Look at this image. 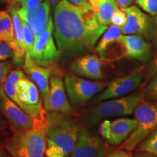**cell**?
<instances>
[{
    "mask_svg": "<svg viewBox=\"0 0 157 157\" xmlns=\"http://www.w3.org/2000/svg\"><path fill=\"white\" fill-rule=\"evenodd\" d=\"M90 8L61 0L54 12V36L58 50L66 56H77L93 50L105 30Z\"/></svg>",
    "mask_w": 157,
    "mask_h": 157,
    "instance_id": "cell-1",
    "label": "cell"
},
{
    "mask_svg": "<svg viewBox=\"0 0 157 157\" xmlns=\"http://www.w3.org/2000/svg\"><path fill=\"white\" fill-rule=\"evenodd\" d=\"M143 99V90H140L123 97L106 100L84 110L81 119L86 126H93L107 118L130 115Z\"/></svg>",
    "mask_w": 157,
    "mask_h": 157,
    "instance_id": "cell-2",
    "label": "cell"
},
{
    "mask_svg": "<svg viewBox=\"0 0 157 157\" xmlns=\"http://www.w3.org/2000/svg\"><path fill=\"white\" fill-rule=\"evenodd\" d=\"M47 143L60 147L68 156L73 151L82 126L74 116L48 112Z\"/></svg>",
    "mask_w": 157,
    "mask_h": 157,
    "instance_id": "cell-3",
    "label": "cell"
},
{
    "mask_svg": "<svg viewBox=\"0 0 157 157\" xmlns=\"http://www.w3.org/2000/svg\"><path fill=\"white\" fill-rule=\"evenodd\" d=\"M0 146L13 157H44L47 148L44 132L31 128L11 132Z\"/></svg>",
    "mask_w": 157,
    "mask_h": 157,
    "instance_id": "cell-4",
    "label": "cell"
},
{
    "mask_svg": "<svg viewBox=\"0 0 157 157\" xmlns=\"http://www.w3.org/2000/svg\"><path fill=\"white\" fill-rule=\"evenodd\" d=\"M137 126L129 137L118 148L132 152L141 141L157 127V102L144 99L133 111Z\"/></svg>",
    "mask_w": 157,
    "mask_h": 157,
    "instance_id": "cell-5",
    "label": "cell"
},
{
    "mask_svg": "<svg viewBox=\"0 0 157 157\" xmlns=\"http://www.w3.org/2000/svg\"><path fill=\"white\" fill-rule=\"evenodd\" d=\"M108 82L91 81L67 72L64 75V84L68 100L74 109L81 110L97 94L107 87Z\"/></svg>",
    "mask_w": 157,
    "mask_h": 157,
    "instance_id": "cell-6",
    "label": "cell"
},
{
    "mask_svg": "<svg viewBox=\"0 0 157 157\" xmlns=\"http://www.w3.org/2000/svg\"><path fill=\"white\" fill-rule=\"evenodd\" d=\"M63 71L58 64L56 65L50 78V90L43 101V105L48 112H60L74 116L76 110L72 107L66 95V90L62 78Z\"/></svg>",
    "mask_w": 157,
    "mask_h": 157,
    "instance_id": "cell-7",
    "label": "cell"
},
{
    "mask_svg": "<svg viewBox=\"0 0 157 157\" xmlns=\"http://www.w3.org/2000/svg\"><path fill=\"white\" fill-rule=\"evenodd\" d=\"M54 32V23L50 16L45 30L35 39L34 48L30 55L31 60L39 66L49 67L58 64L62 54L56 48L52 34Z\"/></svg>",
    "mask_w": 157,
    "mask_h": 157,
    "instance_id": "cell-8",
    "label": "cell"
},
{
    "mask_svg": "<svg viewBox=\"0 0 157 157\" xmlns=\"http://www.w3.org/2000/svg\"><path fill=\"white\" fill-rule=\"evenodd\" d=\"M144 68L141 67L126 75L114 78L108 84L103 91L90 101V105H93L106 100L123 97L130 93L140 85L144 78Z\"/></svg>",
    "mask_w": 157,
    "mask_h": 157,
    "instance_id": "cell-9",
    "label": "cell"
},
{
    "mask_svg": "<svg viewBox=\"0 0 157 157\" xmlns=\"http://www.w3.org/2000/svg\"><path fill=\"white\" fill-rule=\"evenodd\" d=\"M110 58H103L94 54H87L74 59L70 65V70L76 75L88 79L100 81L105 78L103 69L112 64Z\"/></svg>",
    "mask_w": 157,
    "mask_h": 157,
    "instance_id": "cell-10",
    "label": "cell"
},
{
    "mask_svg": "<svg viewBox=\"0 0 157 157\" xmlns=\"http://www.w3.org/2000/svg\"><path fill=\"white\" fill-rule=\"evenodd\" d=\"M0 113L8 123L12 132H23L33 127V120L0 88Z\"/></svg>",
    "mask_w": 157,
    "mask_h": 157,
    "instance_id": "cell-11",
    "label": "cell"
},
{
    "mask_svg": "<svg viewBox=\"0 0 157 157\" xmlns=\"http://www.w3.org/2000/svg\"><path fill=\"white\" fill-rule=\"evenodd\" d=\"M71 157H106L107 148L103 137L82 127Z\"/></svg>",
    "mask_w": 157,
    "mask_h": 157,
    "instance_id": "cell-12",
    "label": "cell"
},
{
    "mask_svg": "<svg viewBox=\"0 0 157 157\" xmlns=\"http://www.w3.org/2000/svg\"><path fill=\"white\" fill-rule=\"evenodd\" d=\"M117 44L121 50L119 58H127L144 63L152 55L151 46L140 35H121Z\"/></svg>",
    "mask_w": 157,
    "mask_h": 157,
    "instance_id": "cell-13",
    "label": "cell"
},
{
    "mask_svg": "<svg viewBox=\"0 0 157 157\" xmlns=\"http://www.w3.org/2000/svg\"><path fill=\"white\" fill-rule=\"evenodd\" d=\"M17 8V7H16ZM50 5L48 1L40 4L33 10L17 8V14L29 25L34 33L35 39L45 30L50 20Z\"/></svg>",
    "mask_w": 157,
    "mask_h": 157,
    "instance_id": "cell-14",
    "label": "cell"
},
{
    "mask_svg": "<svg viewBox=\"0 0 157 157\" xmlns=\"http://www.w3.org/2000/svg\"><path fill=\"white\" fill-rule=\"evenodd\" d=\"M56 65L44 67L36 64L31 58H25L24 60L23 65V71L27 77L38 87L42 101L46 98L50 90V78Z\"/></svg>",
    "mask_w": 157,
    "mask_h": 157,
    "instance_id": "cell-15",
    "label": "cell"
},
{
    "mask_svg": "<svg viewBox=\"0 0 157 157\" xmlns=\"http://www.w3.org/2000/svg\"><path fill=\"white\" fill-rule=\"evenodd\" d=\"M127 13L126 24L121 27V33L124 35L147 36L151 29V19L137 6H129L123 9Z\"/></svg>",
    "mask_w": 157,
    "mask_h": 157,
    "instance_id": "cell-16",
    "label": "cell"
},
{
    "mask_svg": "<svg viewBox=\"0 0 157 157\" xmlns=\"http://www.w3.org/2000/svg\"><path fill=\"white\" fill-rule=\"evenodd\" d=\"M0 41L10 44L14 52L13 61L15 65H22L24 63L23 54L16 42L14 33L13 19L8 10H0Z\"/></svg>",
    "mask_w": 157,
    "mask_h": 157,
    "instance_id": "cell-17",
    "label": "cell"
},
{
    "mask_svg": "<svg viewBox=\"0 0 157 157\" xmlns=\"http://www.w3.org/2000/svg\"><path fill=\"white\" fill-rule=\"evenodd\" d=\"M137 126L135 119L120 118L111 121V136L109 142L113 146H118L124 142Z\"/></svg>",
    "mask_w": 157,
    "mask_h": 157,
    "instance_id": "cell-18",
    "label": "cell"
},
{
    "mask_svg": "<svg viewBox=\"0 0 157 157\" xmlns=\"http://www.w3.org/2000/svg\"><path fill=\"white\" fill-rule=\"evenodd\" d=\"M90 9L95 14L100 24H111V20L113 13L119 9L115 0H89Z\"/></svg>",
    "mask_w": 157,
    "mask_h": 157,
    "instance_id": "cell-19",
    "label": "cell"
},
{
    "mask_svg": "<svg viewBox=\"0 0 157 157\" xmlns=\"http://www.w3.org/2000/svg\"><path fill=\"white\" fill-rule=\"evenodd\" d=\"M121 28L112 25L105 30L101 39L95 47V52L98 56L103 58H108L107 54L110 48L117 44L118 40L121 36Z\"/></svg>",
    "mask_w": 157,
    "mask_h": 157,
    "instance_id": "cell-20",
    "label": "cell"
},
{
    "mask_svg": "<svg viewBox=\"0 0 157 157\" xmlns=\"http://www.w3.org/2000/svg\"><path fill=\"white\" fill-rule=\"evenodd\" d=\"M7 10L9 11L10 14L11 15L12 19H13V26H14V33L15 39L18 44L20 50L23 52V54L25 55L24 42H23V35L22 29V23H21V17L17 14V8L13 6H8Z\"/></svg>",
    "mask_w": 157,
    "mask_h": 157,
    "instance_id": "cell-21",
    "label": "cell"
},
{
    "mask_svg": "<svg viewBox=\"0 0 157 157\" xmlns=\"http://www.w3.org/2000/svg\"><path fill=\"white\" fill-rule=\"evenodd\" d=\"M136 151H143L157 155V127L137 145Z\"/></svg>",
    "mask_w": 157,
    "mask_h": 157,
    "instance_id": "cell-22",
    "label": "cell"
},
{
    "mask_svg": "<svg viewBox=\"0 0 157 157\" xmlns=\"http://www.w3.org/2000/svg\"><path fill=\"white\" fill-rule=\"evenodd\" d=\"M21 20V23H22V29H23V42H24L25 47V58H30V55L32 52L33 48L35 42V37L29 25L25 22L22 19Z\"/></svg>",
    "mask_w": 157,
    "mask_h": 157,
    "instance_id": "cell-23",
    "label": "cell"
},
{
    "mask_svg": "<svg viewBox=\"0 0 157 157\" xmlns=\"http://www.w3.org/2000/svg\"><path fill=\"white\" fill-rule=\"evenodd\" d=\"M145 101L157 102V74L149 81L143 90Z\"/></svg>",
    "mask_w": 157,
    "mask_h": 157,
    "instance_id": "cell-24",
    "label": "cell"
},
{
    "mask_svg": "<svg viewBox=\"0 0 157 157\" xmlns=\"http://www.w3.org/2000/svg\"><path fill=\"white\" fill-rule=\"evenodd\" d=\"M139 7L151 16L157 15V0H136Z\"/></svg>",
    "mask_w": 157,
    "mask_h": 157,
    "instance_id": "cell-25",
    "label": "cell"
},
{
    "mask_svg": "<svg viewBox=\"0 0 157 157\" xmlns=\"http://www.w3.org/2000/svg\"><path fill=\"white\" fill-rule=\"evenodd\" d=\"M127 20V13H125L123 9H118L117 11L113 13L111 17V24L117 25L119 27H123L126 24Z\"/></svg>",
    "mask_w": 157,
    "mask_h": 157,
    "instance_id": "cell-26",
    "label": "cell"
},
{
    "mask_svg": "<svg viewBox=\"0 0 157 157\" xmlns=\"http://www.w3.org/2000/svg\"><path fill=\"white\" fill-rule=\"evenodd\" d=\"M9 58H14V52L10 44L0 41V61H6Z\"/></svg>",
    "mask_w": 157,
    "mask_h": 157,
    "instance_id": "cell-27",
    "label": "cell"
},
{
    "mask_svg": "<svg viewBox=\"0 0 157 157\" xmlns=\"http://www.w3.org/2000/svg\"><path fill=\"white\" fill-rule=\"evenodd\" d=\"M111 121L109 119H104L98 127V134L107 142H109L111 136Z\"/></svg>",
    "mask_w": 157,
    "mask_h": 157,
    "instance_id": "cell-28",
    "label": "cell"
},
{
    "mask_svg": "<svg viewBox=\"0 0 157 157\" xmlns=\"http://www.w3.org/2000/svg\"><path fill=\"white\" fill-rule=\"evenodd\" d=\"M12 70H13V65L10 63L0 61V88L2 87L6 78Z\"/></svg>",
    "mask_w": 157,
    "mask_h": 157,
    "instance_id": "cell-29",
    "label": "cell"
},
{
    "mask_svg": "<svg viewBox=\"0 0 157 157\" xmlns=\"http://www.w3.org/2000/svg\"><path fill=\"white\" fill-rule=\"evenodd\" d=\"M45 155L47 157H66L63 151L60 147L50 143H47Z\"/></svg>",
    "mask_w": 157,
    "mask_h": 157,
    "instance_id": "cell-30",
    "label": "cell"
},
{
    "mask_svg": "<svg viewBox=\"0 0 157 157\" xmlns=\"http://www.w3.org/2000/svg\"><path fill=\"white\" fill-rule=\"evenodd\" d=\"M11 130L7 121L0 113V143L11 134Z\"/></svg>",
    "mask_w": 157,
    "mask_h": 157,
    "instance_id": "cell-31",
    "label": "cell"
},
{
    "mask_svg": "<svg viewBox=\"0 0 157 157\" xmlns=\"http://www.w3.org/2000/svg\"><path fill=\"white\" fill-rule=\"evenodd\" d=\"M157 74V56L153 59L146 71V82L150 81L151 78Z\"/></svg>",
    "mask_w": 157,
    "mask_h": 157,
    "instance_id": "cell-32",
    "label": "cell"
},
{
    "mask_svg": "<svg viewBox=\"0 0 157 157\" xmlns=\"http://www.w3.org/2000/svg\"><path fill=\"white\" fill-rule=\"evenodd\" d=\"M106 157H132V155L127 151L118 148L107 154Z\"/></svg>",
    "mask_w": 157,
    "mask_h": 157,
    "instance_id": "cell-33",
    "label": "cell"
},
{
    "mask_svg": "<svg viewBox=\"0 0 157 157\" xmlns=\"http://www.w3.org/2000/svg\"><path fill=\"white\" fill-rule=\"evenodd\" d=\"M43 0H23L22 5L23 7L27 10H33L42 3Z\"/></svg>",
    "mask_w": 157,
    "mask_h": 157,
    "instance_id": "cell-34",
    "label": "cell"
},
{
    "mask_svg": "<svg viewBox=\"0 0 157 157\" xmlns=\"http://www.w3.org/2000/svg\"><path fill=\"white\" fill-rule=\"evenodd\" d=\"M73 5L83 8H90V4L87 0H68Z\"/></svg>",
    "mask_w": 157,
    "mask_h": 157,
    "instance_id": "cell-35",
    "label": "cell"
},
{
    "mask_svg": "<svg viewBox=\"0 0 157 157\" xmlns=\"http://www.w3.org/2000/svg\"><path fill=\"white\" fill-rule=\"evenodd\" d=\"M132 157H157V155L143 151H136L133 154Z\"/></svg>",
    "mask_w": 157,
    "mask_h": 157,
    "instance_id": "cell-36",
    "label": "cell"
},
{
    "mask_svg": "<svg viewBox=\"0 0 157 157\" xmlns=\"http://www.w3.org/2000/svg\"><path fill=\"white\" fill-rule=\"evenodd\" d=\"M119 7L121 9H124L131 6L134 2V0H116Z\"/></svg>",
    "mask_w": 157,
    "mask_h": 157,
    "instance_id": "cell-37",
    "label": "cell"
},
{
    "mask_svg": "<svg viewBox=\"0 0 157 157\" xmlns=\"http://www.w3.org/2000/svg\"><path fill=\"white\" fill-rule=\"evenodd\" d=\"M23 0H7V6H13V7H16L17 5H18L19 4L22 3Z\"/></svg>",
    "mask_w": 157,
    "mask_h": 157,
    "instance_id": "cell-38",
    "label": "cell"
},
{
    "mask_svg": "<svg viewBox=\"0 0 157 157\" xmlns=\"http://www.w3.org/2000/svg\"><path fill=\"white\" fill-rule=\"evenodd\" d=\"M0 157H13L0 146Z\"/></svg>",
    "mask_w": 157,
    "mask_h": 157,
    "instance_id": "cell-39",
    "label": "cell"
},
{
    "mask_svg": "<svg viewBox=\"0 0 157 157\" xmlns=\"http://www.w3.org/2000/svg\"><path fill=\"white\" fill-rule=\"evenodd\" d=\"M47 1L48 2V3L50 4V6H55L59 3L60 0H47Z\"/></svg>",
    "mask_w": 157,
    "mask_h": 157,
    "instance_id": "cell-40",
    "label": "cell"
},
{
    "mask_svg": "<svg viewBox=\"0 0 157 157\" xmlns=\"http://www.w3.org/2000/svg\"><path fill=\"white\" fill-rule=\"evenodd\" d=\"M154 45H155V47H156V48H157V37L156 38V39H155Z\"/></svg>",
    "mask_w": 157,
    "mask_h": 157,
    "instance_id": "cell-41",
    "label": "cell"
},
{
    "mask_svg": "<svg viewBox=\"0 0 157 157\" xmlns=\"http://www.w3.org/2000/svg\"><path fill=\"white\" fill-rule=\"evenodd\" d=\"M5 2H7V0H0V3Z\"/></svg>",
    "mask_w": 157,
    "mask_h": 157,
    "instance_id": "cell-42",
    "label": "cell"
},
{
    "mask_svg": "<svg viewBox=\"0 0 157 157\" xmlns=\"http://www.w3.org/2000/svg\"><path fill=\"white\" fill-rule=\"evenodd\" d=\"M155 21H156V25H157V15L156 16V18H155Z\"/></svg>",
    "mask_w": 157,
    "mask_h": 157,
    "instance_id": "cell-43",
    "label": "cell"
},
{
    "mask_svg": "<svg viewBox=\"0 0 157 157\" xmlns=\"http://www.w3.org/2000/svg\"><path fill=\"white\" fill-rule=\"evenodd\" d=\"M87 1L88 2H89V0H87Z\"/></svg>",
    "mask_w": 157,
    "mask_h": 157,
    "instance_id": "cell-44",
    "label": "cell"
},
{
    "mask_svg": "<svg viewBox=\"0 0 157 157\" xmlns=\"http://www.w3.org/2000/svg\"><path fill=\"white\" fill-rule=\"evenodd\" d=\"M66 157H68V156H66Z\"/></svg>",
    "mask_w": 157,
    "mask_h": 157,
    "instance_id": "cell-45",
    "label": "cell"
}]
</instances>
